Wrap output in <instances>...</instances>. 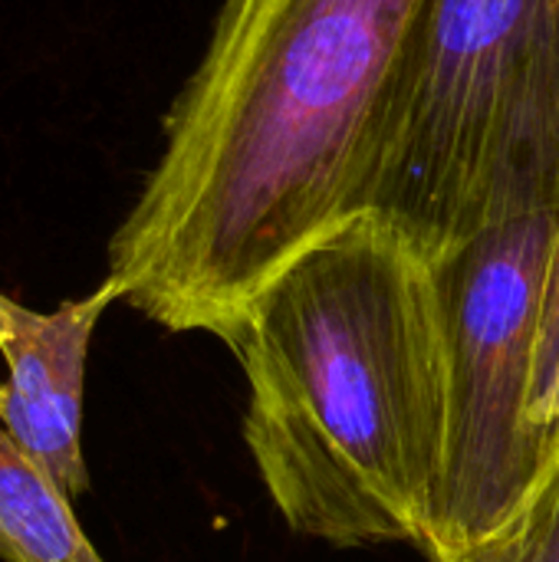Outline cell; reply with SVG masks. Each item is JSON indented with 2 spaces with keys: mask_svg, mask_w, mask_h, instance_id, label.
<instances>
[{
  "mask_svg": "<svg viewBox=\"0 0 559 562\" xmlns=\"http://www.w3.org/2000/svg\"><path fill=\"white\" fill-rule=\"evenodd\" d=\"M0 560L105 562L82 533L72 501L0 418Z\"/></svg>",
  "mask_w": 559,
  "mask_h": 562,
  "instance_id": "obj_6",
  "label": "cell"
},
{
  "mask_svg": "<svg viewBox=\"0 0 559 562\" xmlns=\"http://www.w3.org/2000/svg\"><path fill=\"white\" fill-rule=\"evenodd\" d=\"M422 0H224L165 148L109 240L119 300L234 336L254 300L353 217L369 135Z\"/></svg>",
  "mask_w": 559,
  "mask_h": 562,
  "instance_id": "obj_1",
  "label": "cell"
},
{
  "mask_svg": "<svg viewBox=\"0 0 559 562\" xmlns=\"http://www.w3.org/2000/svg\"><path fill=\"white\" fill-rule=\"evenodd\" d=\"M425 557L428 562H559V458L497 530Z\"/></svg>",
  "mask_w": 559,
  "mask_h": 562,
  "instance_id": "obj_7",
  "label": "cell"
},
{
  "mask_svg": "<svg viewBox=\"0 0 559 562\" xmlns=\"http://www.w3.org/2000/svg\"><path fill=\"white\" fill-rule=\"evenodd\" d=\"M119 300L105 277L89 296L66 300L53 313H36L0 293V418L26 454L69 497L89 491L82 458V389L92 333Z\"/></svg>",
  "mask_w": 559,
  "mask_h": 562,
  "instance_id": "obj_5",
  "label": "cell"
},
{
  "mask_svg": "<svg viewBox=\"0 0 559 562\" xmlns=\"http://www.w3.org/2000/svg\"><path fill=\"white\" fill-rule=\"evenodd\" d=\"M557 224L559 214L501 224L435 263L451 402L425 553L497 530L559 458L530 415Z\"/></svg>",
  "mask_w": 559,
  "mask_h": 562,
  "instance_id": "obj_4",
  "label": "cell"
},
{
  "mask_svg": "<svg viewBox=\"0 0 559 562\" xmlns=\"http://www.w3.org/2000/svg\"><path fill=\"white\" fill-rule=\"evenodd\" d=\"M432 267L559 214V0H422L376 115L353 217Z\"/></svg>",
  "mask_w": 559,
  "mask_h": 562,
  "instance_id": "obj_3",
  "label": "cell"
},
{
  "mask_svg": "<svg viewBox=\"0 0 559 562\" xmlns=\"http://www.w3.org/2000/svg\"><path fill=\"white\" fill-rule=\"evenodd\" d=\"M530 415H534L537 431L554 445V451L559 454V224L557 237H554V254H550V270H547Z\"/></svg>",
  "mask_w": 559,
  "mask_h": 562,
  "instance_id": "obj_8",
  "label": "cell"
},
{
  "mask_svg": "<svg viewBox=\"0 0 559 562\" xmlns=\"http://www.w3.org/2000/svg\"><path fill=\"white\" fill-rule=\"evenodd\" d=\"M244 441L283 524L329 547L425 550L448 454L435 267L359 214L306 247L227 339Z\"/></svg>",
  "mask_w": 559,
  "mask_h": 562,
  "instance_id": "obj_2",
  "label": "cell"
}]
</instances>
